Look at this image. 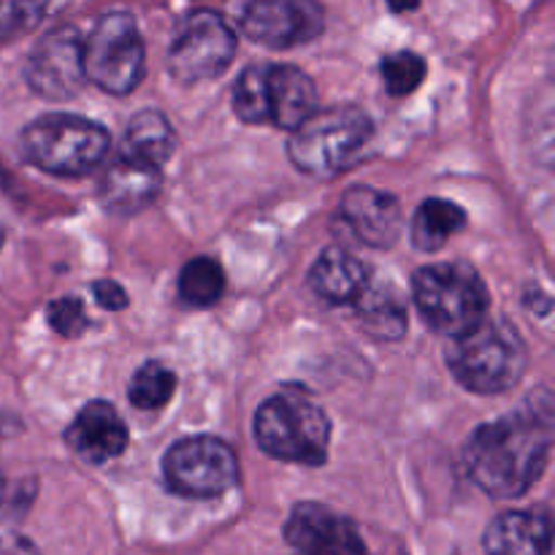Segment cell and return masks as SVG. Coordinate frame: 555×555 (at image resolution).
Segmentation results:
<instances>
[{
    "label": "cell",
    "instance_id": "6da1fadb",
    "mask_svg": "<svg viewBox=\"0 0 555 555\" xmlns=\"http://www.w3.org/2000/svg\"><path fill=\"white\" fill-rule=\"evenodd\" d=\"M531 396L518 412L486 423L466 442V472L493 499H518L545 472L553 444L551 396Z\"/></svg>",
    "mask_w": 555,
    "mask_h": 555
},
{
    "label": "cell",
    "instance_id": "7a4b0ae2",
    "mask_svg": "<svg viewBox=\"0 0 555 555\" xmlns=\"http://www.w3.org/2000/svg\"><path fill=\"white\" fill-rule=\"evenodd\" d=\"M255 442L285 464L320 466L328 459L331 421L304 388H285L255 412Z\"/></svg>",
    "mask_w": 555,
    "mask_h": 555
},
{
    "label": "cell",
    "instance_id": "3957f363",
    "mask_svg": "<svg viewBox=\"0 0 555 555\" xmlns=\"http://www.w3.org/2000/svg\"><path fill=\"white\" fill-rule=\"evenodd\" d=\"M450 374L466 390L496 396L520 383L529 363L524 336L504 320L482 318L475 328L453 336L444 352Z\"/></svg>",
    "mask_w": 555,
    "mask_h": 555
},
{
    "label": "cell",
    "instance_id": "277c9868",
    "mask_svg": "<svg viewBox=\"0 0 555 555\" xmlns=\"http://www.w3.org/2000/svg\"><path fill=\"white\" fill-rule=\"evenodd\" d=\"M374 135V122L358 106H334L314 112L293 130L287 157L301 173L334 179L352 166Z\"/></svg>",
    "mask_w": 555,
    "mask_h": 555
},
{
    "label": "cell",
    "instance_id": "5b68a950",
    "mask_svg": "<svg viewBox=\"0 0 555 555\" xmlns=\"http://www.w3.org/2000/svg\"><path fill=\"white\" fill-rule=\"evenodd\" d=\"M108 146V130L79 114H43L22 130V155L54 177H85L101 166Z\"/></svg>",
    "mask_w": 555,
    "mask_h": 555
},
{
    "label": "cell",
    "instance_id": "8992f818",
    "mask_svg": "<svg viewBox=\"0 0 555 555\" xmlns=\"http://www.w3.org/2000/svg\"><path fill=\"white\" fill-rule=\"evenodd\" d=\"M412 298L428 328L448 339L466 334L488 314L486 282L461 260L417 269L412 276Z\"/></svg>",
    "mask_w": 555,
    "mask_h": 555
},
{
    "label": "cell",
    "instance_id": "52a82bcc",
    "mask_svg": "<svg viewBox=\"0 0 555 555\" xmlns=\"http://www.w3.org/2000/svg\"><path fill=\"white\" fill-rule=\"evenodd\" d=\"M144 38L128 11H112L85 38V76L108 95H128L144 76Z\"/></svg>",
    "mask_w": 555,
    "mask_h": 555
},
{
    "label": "cell",
    "instance_id": "ba28073f",
    "mask_svg": "<svg viewBox=\"0 0 555 555\" xmlns=\"http://www.w3.org/2000/svg\"><path fill=\"white\" fill-rule=\"evenodd\" d=\"M168 491L184 499H215L238 482L236 450L217 437L179 439L163 459Z\"/></svg>",
    "mask_w": 555,
    "mask_h": 555
},
{
    "label": "cell",
    "instance_id": "9c48e42d",
    "mask_svg": "<svg viewBox=\"0 0 555 555\" xmlns=\"http://www.w3.org/2000/svg\"><path fill=\"white\" fill-rule=\"evenodd\" d=\"M236 54V36L217 11H190L179 22L168 49V70L182 85L209 81L225 74Z\"/></svg>",
    "mask_w": 555,
    "mask_h": 555
},
{
    "label": "cell",
    "instance_id": "30bf717a",
    "mask_svg": "<svg viewBox=\"0 0 555 555\" xmlns=\"http://www.w3.org/2000/svg\"><path fill=\"white\" fill-rule=\"evenodd\" d=\"M25 79L47 101H68L85 87V38L70 25L49 30L25 65Z\"/></svg>",
    "mask_w": 555,
    "mask_h": 555
},
{
    "label": "cell",
    "instance_id": "8fae6325",
    "mask_svg": "<svg viewBox=\"0 0 555 555\" xmlns=\"http://www.w3.org/2000/svg\"><path fill=\"white\" fill-rule=\"evenodd\" d=\"M325 27L318 0H249L242 11V30L266 49H291L314 41Z\"/></svg>",
    "mask_w": 555,
    "mask_h": 555
},
{
    "label": "cell",
    "instance_id": "7c38bea8",
    "mask_svg": "<svg viewBox=\"0 0 555 555\" xmlns=\"http://www.w3.org/2000/svg\"><path fill=\"white\" fill-rule=\"evenodd\" d=\"M285 540L301 555H369L356 524L318 502L293 507L285 524Z\"/></svg>",
    "mask_w": 555,
    "mask_h": 555
},
{
    "label": "cell",
    "instance_id": "4fadbf2b",
    "mask_svg": "<svg viewBox=\"0 0 555 555\" xmlns=\"http://www.w3.org/2000/svg\"><path fill=\"white\" fill-rule=\"evenodd\" d=\"M336 220L347 236L372 249H388L401 236V206L385 190L358 184L350 188L339 201Z\"/></svg>",
    "mask_w": 555,
    "mask_h": 555
},
{
    "label": "cell",
    "instance_id": "5bb4252c",
    "mask_svg": "<svg viewBox=\"0 0 555 555\" xmlns=\"http://www.w3.org/2000/svg\"><path fill=\"white\" fill-rule=\"evenodd\" d=\"M65 442L87 464H108L128 448V426L108 401H90L70 421Z\"/></svg>",
    "mask_w": 555,
    "mask_h": 555
},
{
    "label": "cell",
    "instance_id": "9a60e30c",
    "mask_svg": "<svg viewBox=\"0 0 555 555\" xmlns=\"http://www.w3.org/2000/svg\"><path fill=\"white\" fill-rule=\"evenodd\" d=\"M160 184V166L122 155L103 173L101 184H98V198L114 215H135V211H144L157 198Z\"/></svg>",
    "mask_w": 555,
    "mask_h": 555
},
{
    "label": "cell",
    "instance_id": "2e32d148",
    "mask_svg": "<svg viewBox=\"0 0 555 555\" xmlns=\"http://www.w3.org/2000/svg\"><path fill=\"white\" fill-rule=\"evenodd\" d=\"M266 101L269 122L285 130H296L318 112L314 81L296 65H266Z\"/></svg>",
    "mask_w": 555,
    "mask_h": 555
},
{
    "label": "cell",
    "instance_id": "e0dca14e",
    "mask_svg": "<svg viewBox=\"0 0 555 555\" xmlns=\"http://www.w3.org/2000/svg\"><path fill=\"white\" fill-rule=\"evenodd\" d=\"M369 269L341 247H328L309 274V285L323 301L334 307H352L369 285Z\"/></svg>",
    "mask_w": 555,
    "mask_h": 555
},
{
    "label": "cell",
    "instance_id": "ac0fdd59",
    "mask_svg": "<svg viewBox=\"0 0 555 555\" xmlns=\"http://www.w3.org/2000/svg\"><path fill=\"white\" fill-rule=\"evenodd\" d=\"M486 555H551V524L534 513H502L486 531Z\"/></svg>",
    "mask_w": 555,
    "mask_h": 555
},
{
    "label": "cell",
    "instance_id": "d6986e66",
    "mask_svg": "<svg viewBox=\"0 0 555 555\" xmlns=\"http://www.w3.org/2000/svg\"><path fill=\"white\" fill-rule=\"evenodd\" d=\"M352 307L358 309L363 331L374 339L396 341L406 334V304L401 293L388 282H372L363 287L361 298Z\"/></svg>",
    "mask_w": 555,
    "mask_h": 555
},
{
    "label": "cell",
    "instance_id": "ffe728a7",
    "mask_svg": "<svg viewBox=\"0 0 555 555\" xmlns=\"http://www.w3.org/2000/svg\"><path fill=\"white\" fill-rule=\"evenodd\" d=\"M177 150V133L166 114L160 112H139L128 122L125 130V155L139 157V160L163 166Z\"/></svg>",
    "mask_w": 555,
    "mask_h": 555
},
{
    "label": "cell",
    "instance_id": "44dd1931",
    "mask_svg": "<svg viewBox=\"0 0 555 555\" xmlns=\"http://www.w3.org/2000/svg\"><path fill=\"white\" fill-rule=\"evenodd\" d=\"M466 228V211L444 198H428L417 206L412 220V242L421 253H439L450 238Z\"/></svg>",
    "mask_w": 555,
    "mask_h": 555
},
{
    "label": "cell",
    "instance_id": "7402d4cb",
    "mask_svg": "<svg viewBox=\"0 0 555 555\" xmlns=\"http://www.w3.org/2000/svg\"><path fill=\"white\" fill-rule=\"evenodd\" d=\"M70 0H0V47L27 36L68 9Z\"/></svg>",
    "mask_w": 555,
    "mask_h": 555
},
{
    "label": "cell",
    "instance_id": "603a6c76",
    "mask_svg": "<svg viewBox=\"0 0 555 555\" xmlns=\"http://www.w3.org/2000/svg\"><path fill=\"white\" fill-rule=\"evenodd\" d=\"M225 293V271L217 260L206 258H193L182 269L179 276V296L190 304V307H211L217 304Z\"/></svg>",
    "mask_w": 555,
    "mask_h": 555
},
{
    "label": "cell",
    "instance_id": "cb8c5ba5",
    "mask_svg": "<svg viewBox=\"0 0 555 555\" xmlns=\"http://www.w3.org/2000/svg\"><path fill=\"white\" fill-rule=\"evenodd\" d=\"M173 390H177V374L163 363L150 361L133 374L128 396L135 410H160L171 401Z\"/></svg>",
    "mask_w": 555,
    "mask_h": 555
},
{
    "label": "cell",
    "instance_id": "d4e9b609",
    "mask_svg": "<svg viewBox=\"0 0 555 555\" xmlns=\"http://www.w3.org/2000/svg\"><path fill=\"white\" fill-rule=\"evenodd\" d=\"M233 112L242 122H269V101H266V65H249L233 85Z\"/></svg>",
    "mask_w": 555,
    "mask_h": 555
},
{
    "label": "cell",
    "instance_id": "484cf974",
    "mask_svg": "<svg viewBox=\"0 0 555 555\" xmlns=\"http://www.w3.org/2000/svg\"><path fill=\"white\" fill-rule=\"evenodd\" d=\"M385 90L393 98H404L415 92L426 79V60L415 52H396L379 63Z\"/></svg>",
    "mask_w": 555,
    "mask_h": 555
},
{
    "label": "cell",
    "instance_id": "4316f807",
    "mask_svg": "<svg viewBox=\"0 0 555 555\" xmlns=\"http://www.w3.org/2000/svg\"><path fill=\"white\" fill-rule=\"evenodd\" d=\"M47 318H49V325H52L60 336H65V339H76V336L85 334L87 325H90L87 323L85 307H81L79 298L74 296L57 298V301L49 304Z\"/></svg>",
    "mask_w": 555,
    "mask_h": 555
},
{
    "label": "cell",
    "instance_id": "83f0119b",
    "mask_svg": "<svg viewBox=\"0 0 555 555\" xmlns=\"http://www.w3.org/2000/svg\"><path fill=\"white\" fill-rule=\"evenodd\" d=\"M92 293H95V301L101 304L103 309H117L128 307V293L122 291V285H117L114 280H101V282H92Z\"/></svg>",
    "mask_w": 555,
    "mask_h": 555
},
{
    "label": "cell",
    "instance_id": "f1b7e54d",
    "mask_svg": "<svg viewBox=\"0 0 555 555\" xmlns=\"http://www.w3.org/2000/svg\"><path fill=\"white\" fill-rule=\"evenodd\" d=\"M0 555H41L27 537L0 534Z\"/></svg>",
    "mask_w": 555,
    "mask_h": 555
},
{
    "label": "cell",
    "instance_id": "f546056e",
    "mask_svg": "<svg viewBox=\"0 0 555 555\" xmlns=\"http://www.w3.org/2000/svg\"><path fill=\"white\" fill-rule=\"evenodd\" d=\"M393 11H415L421 5V0H385Z\"/></svg>",
    "mask_w": 555,
    "mask_h": 555
},
{
    "label": "cell",
    "instance_id": "4dcf8cb0",
    "mask_svg": "<svg viewBox=\"0 0 555 555\" xmlns=\"http://www.w3.org/2000/svg\"><path fill=\"white\" fill-rule=\"evenodd\" d=\"M3 491H5V482H3V472H0V499H3Z\"/></svg>",
    "mask_w": 555,
    "mask_h": 555
},
{
    "label": "cell",
    "instance_id": "1f68e13d",
    "mask_svg": "<svg viewBox=\"0 0 555 555\" xmlns=\"http://www.w3.org/2000/svg\"><path fill=\"white\" fill-rule=\"evenodd\" d=\"M3 238H5V231H3V225H0V247H3Z\"/></svg>",
    "mask_w": 555,
    "mask_h": 555
},
{
    "label": "cell",
    "instance_id": "d6a6232c",
    "mask_svg": "<svg viewBox=\"0 0 555 555\" xmlns=\"http://www.w3.org/2000/svg\"><path fill=\"white\" fill-rule=\"evenodd\" d=\"M296 555H301V553H296Z\"/></svg>",
    "mask_w": 555,
    "mask_h": 555
}]
</instances>
